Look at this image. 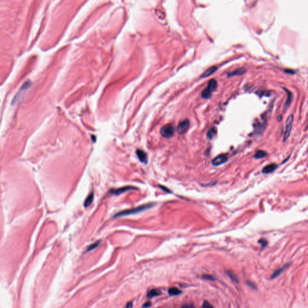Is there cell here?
I'll return each mask as SVG.
<instances>
[{
  "instance_id": "obj_1",
  "label": "cell",
  "mask_w": 308,
  "mask_h": 308,
  "mask_svg": "<svg viewBox=\"0 0 308 308\" xmlns=\"http://www.w3.org/2000/svg\"><path fill=\"white\" fill-rule=\"evenodd\" d=\"M154 205L153 203H148V204H145V205H141V206H139V207L134 208H132V209H131L124 210V211H120V212H119L118 213H117L115 215H114V217H115V218H116V217H123V216L136 214H138V213H140L142 212V211H145V210L148 209L152 208L154 206Z\"/></svg>"
},
{
  "instance_id": "obj_2",
  "label": "cell",
  "mask_w": 308,
  "mask_h": 308,
  "mask_svg": "<svg viewBox=\"0 0 308 308\" xmlns=\"http://www.w3.org/2000/svg\"><path fill=\"white\" fill-rule=\"evenodd\" d=\"M217 87V82L215 79L211 80L208 83V87L202 93V97L204 99H208L211 97V94L214 92Z\"/></svg>"
},
{
  "instance_id": "obj_3",
  "label": "cell",
  "mask_w": 308,
  "mask_h": 308,
  "mask_svg": "<svg viewBox=\"0 0 308 308\" xmlns=\"http://www.w3.org/2000/svg\"><path fill=\"white\" fill-rule=\"evenodd\" d=\"M293 119H294V116L293 114H290L287 119V121L285 123V131H284V134H283V142H285L289 138V136H290L291 132L292 130V127H293Z\"/></svg>"
},
{
  "instance_id": "obj_4",
  "label": "cell",
  "mask_w": 308,
  "mask_h": 308,
  "mask_svg": "<svg viewBox=\"0 0 308 308\" xmlns=\"http://www.w3.org/2000/svg\"><path fill=\"white\" fill-rule=\"evenodd\" d=\"M174 132V126L172 125H166L161 128V134L165 138H170L173 136Z\"/></svg>"
},
{
  "instance_id": "obj_5",
  "label": "cell",
  "mask_w": 308,
  "mask_h": 308,
  "mask_svg": "<svg viewBox=\"0 0 308 308\" xmlns=\"http://www.w3.org/2000/svg\"><path fill=\"white\" fill-rule=\"evenodd\" d=\"M228 160V156L226 154H221L216 156L212 161V164L214 166H219L225 163Z\"/></svg>"
},
{
  "instance_id": "obj_6",
  "label": "cell",
  "mask_w": 308,
  "mask_h": 308,
  "mask_svg": "<svg viewBox=\"0 0 308 308\" xmlns=\"http://www.w3.org/2000/svg\"><path fill=\"white\" fill-rule=\"evenodd\" d=\"M190 126V122L189 120L185 119L179 123L178 126L177 131L179 134H183L188 130Z\"/></svg>"
},
{
  "instance_id": "obj_7",
  "label": "cell",
  "mask_w": 308,
  "mask_h": 308,
  "mask_svg": "<svg viewBox=\"0 0 308 308\" xmlns=\"http://www.w3.org/2000/svg\"><path fill=\"white\" fill-rule=\"evenodd\" d=\"M134 189L136 190V189L134 188V187H131V186H126V187H121V188H119V189H117L111 190L110 191V193H112L113 195L118 196V195L122 194V193H125L126 191H130V190H134Z\"/></svg>"
},
{
  "instance_id": "obj_8",
  "label": "cell",
  "mask_w": 308,
  "mask_h": 308,
  "mask_svg": "<svg viewBox=\"0 0 308 308\" xmlns=\"http://www.w3.org/2000/svg\"><path fill=\"white\" fill-rule=\"evenodd\" d=\"M277 168V165L276 164H274V163H273V164H271L267 165V166L264 167L262 168V172L263 173L268 174V173H271L273 172L274 171H275L276 170Z\"/></svg>"
},
{
  "instance_id": "obj_9",
  "label": "cell",
  "mask_w": 308,
  "mask_h": 308,
  "mask_svg": "<svg viewBox=\"0 0 308 308\" xmlns=\"http://www.w3.org/2000/svg\"><path fill=\"white\" fill-rule=\"evenodd\" d=\"M246 69H244L243 68H238V69H237L236 70H235L233 72H229V73L227 74V76L228 77H232V76H234L243 75L246 73Z\"/></svg>"
},
{
  "instance_id": "obj_10",
  "label": "cell",
  "mask_w": 308,
  "mask_h": 308,
  "mask_svg": "<svg viewBox=\"0 0 308 308\" xmlns=\"http://www.w3.org/2000/svg\"><path fill=\"white\" fill-rule=\"evenodd\" d=\"M136 154L138 156V159L140 160L142 162H144V163L147 162V161H148L147 154L144 152L143 150H140V149H137L136 150Z\"/></svg>"
},
{
  "instance_id": "obj_11",
  "label": "cell",
  "mask_w": 308,
  "mask_h": 308,
  "mask_svg": "<svg viewBox=\"0 0 308 308\" xmlns=\"http://www.w3.org/2000/svg\"><path fill=\"white\" fill-rule=\"evenodd\" d=\"M289 264H285L284 266H283L282 267H281V268H280L279 269H277V270L274 271L273 273L272 274V275H271L270 279H274L276 278L277 277H278L283 272V271L285 270V269H286L289 266Z\"/></svg>"
},
{
  "instance_id": "obj_12",
  "label": "cell",
  "mask_w": 308,
  "mask_h": 308,
  "mask_svg": "<svg viewBox=\"0 0 308 308\" xmlns=\"http://www.w3.org/2000/svg\"><path fill=\"white\" fill-rule=\"evenodd\" d=\"M285 90L287 91V93L288 95V97H287V101L285 102V103L284 104V108H283V110H284L285 111L288 109V107H289V105H290L291 102L293 101V94L292 93L290 92V91H288V90Z\"/></svg>"
},
{
  "instance_id": "obj_13",
  "label": "cell",
  "mask_w": 308,
  "mask_h": 308,
  "mask_svg": "<svg viewBox=\"0 0 308 308\" xmlns=\"http://www.w3.org/2000/svg\"><path fill=\"white\" fill-rule=\"evenodd\" d=\"M217 70V68L216 66H211L209 68H208L207 70H205L204 73L201 75L202 78H206L208 77L212 74H214V72Z\"/></svg>"
},
{
  "instance_id": "obj_14",
  "label": "cell",
  "mask_w": 308,
  "mask_h": 308,
  "mask_svg": "<svg viewBox=\"0 0 308 308\" xmlns=\"http://www.w3.org/2000/svg\"><path fill=\"white\" fill-rule=\"evenodd\" d=\"M161 294V291L159 289H151L149 293H148V297L149 298H153L156 296H159Z\"/></svg>"
},
{
  "instance_id": "obj_15",
  "label": "cell",
  "mask_w": 308,
  "mask_h": 308,
  "mask_svg": "<svg viewBox=\"0 0 308 308\" xmlns=\"http://www.w3.org/2000/svg\"><path fill=\"white\" fill-rule=\"evenodd\" d=\"M93 199H94V195H93V193L92 192L91 193H90L88 197L86 198L85 202H84V207H87L89 206V205H91L93 201Z\"/></svg>"
},
{
  "instance_id": "obj_16",
  "label": "cell",
  "mask_w": 308,
  "mask_h": 308,
  "mask_svg": "<svg viewBox=\"0 0 308 308\" xmlns=\"http://www.w3.org/2000/svg\"><path fill=\"white\" fill-rule=\"evenodd\" d=\"M168 294L170 295H172V296H174V295H179L180 294L182 293V291H181V290H179V289H178L177 288L172 287V288H170L168 289Z\"/></svg>"
},
{
  "instance_id": "obj_17",
  "label": "cell",
  "mask_w": 308,
  "mask_h": 308,
  "mask_svg": "<svg viewBox=\"0 0 308 308\" xmlns=\"http://www.w3.org/2000/svg\"><path fill=\"white\" fill-rule=\"evenodd\" d=\"M267 155H268V154L265 151H264V150H259L256 152L254 156L255 158L259 159V158H264V157H266Z\"/></svg>"
},
{
  "instance_id": "obj_18",
  "label": "cell",
  "mask_w": 308,
  "mask_h": 308,
  "mask_svg": "<svg viewBox=\"0 0 308 308\" xmlns=\"http://www.w3.org/2000/svg\"><path fill=\"white\" fill-rule=\"evenodd\" d=\"M216 134H217L216 128L215 127H212L208 130L207 136L209 139H213V138L216 136Z\"/></svg>"
},
{
  "instance_id": "obj_19",
  "label": "cell",
  "mask_w": 308,
  "mask_h": 308,
  "mask_svg": "<svg viewBox=\"0 0 308 308\" xmlns=\"http://www.w3.org/2000/svg\"><path fill=\"white\" fill-rule=\"evenodd\" d=\"M101 243V240H99V241H96L95 243L92 244L90 246H89L88 247V248L87 249V252H89V251H92L94 249H95L96 248H97V247L100 245Z\"/></svg>"
},
{
  "instance_id": "obj_20",
  "label": "cell",
  "mask_w": 308,
  "mask_h": 308,
  "mask_svg": "<svg viewBox=\"0 0 308 308\" xmlns=\"http://www.w3.org/2000/svg\"><path fill=\"white\" fill-rule=\"evenodd\" d=\"M227 274L228 275V276L230 277V278L234 282H239V280H238V278L237 277V276L235 275L233 272H232L231 271H227Z\"/></svg>"
},
{
  "instance_id": "obj_21",
  "label": "cell",
  "mask_w": 308,
  "mask_h": 308,
  "mask_svg": "<svg viewBox=\"0 0 308 308\" xmlns=\"http://www.w3.org/2000/svg\"><path fill=\"white\" fill-rule=\"evenodd\" d=\"M202 278L205 280H212V281H215L217 280V279L214 276L210 275V274H204L202 276Z\"/></svg>"
},
{
  "instance_id": "obj_22",
  "label": "cell",
  "mask_w": 308,
  "mask_h": 308,
  "mask_svg": "<svg viewBox=\"0 0 308 308\" xmlns=\"http://www.w3.org/2000/svg\"><path fill=\"white\" fill-rule=\"evenodd\" d=\"M203 308H214V307L211 305L208 301H205L203 304Z\"/></svg>"
},
{
  "instance_id": "obj_23",
  "label": "cell",
  "mask_w": 308,
  "mask_h": 308,
  "mask_svg": "<svg viewBox=\"0 0 308 308\" xmlns=\"http://www.w3.org/2000/svg\"><path fill=\"white\" fill-rule=\"evenodd\" d=\"M259 243L261 244L262 247H264L267 245V241L265 240H260L259 241Z\"/></svg>"
},
{
  "instance_id": "obj_24",
  "label": "cell",
  "mask_w": 308,
  "mask_h": 308,
  "mask_svg": "<svg viewBox=\"0 0 308 308\" xmlns=\"http://www.w3.org/2000/svg\"><path fill=\"white\" fill-rule=\"evenodd\" d=\"M247 285H249V286L250 287H251L252 288H253V289H257V287H256V286L255 285V283H252V282L248 281V282H247Z\"/></svg>"
},
{
  "instance_id": "obj_25",
  "label": "cell",
  "mask_w": 308,
  "mask_h": 308,
  "mask_svg": "<svg viewBox=\"0 0 308 308\" xmlns=\"http://www.w3.org/2000/svg\"><path fill=\"white\" fill-rule=\"evenodd\" d=\"M160 187L162 190H163V191H164L167 192V193H170V191H169V190H168L167 188H166V187H162V186H160Z\"/></svg>"
},
{
  "instance_id": "obj_26",
  "label": "cell",
  "mask_w": 308,
  "mask_h": 308,
  "mask_svg": "<svg viewBox=\"0 0 308 308\" xmlns=\"http://www.w3.org/2000/svg\"><path fill=\"white\" fill-rule=\"evenodd\" d=\"M150 306H151V303H150V302H146V303H144V305H143V307L147 308V307H150Z\"/></svg>"
},
{
  "instance_id": "obj_27",
  "label": "cell",
  "mask_w": 308,
  "mask_h": 308,
  "mask_svg": "<svg viewBox=\"0 0 308 308\" xmlns=\"http://www.w3.org/2000/svg\"><path fill=\"white\" fill-rule=\"evenodd\" d=\"M182 308H193V306L191 305H185L182 307Z\"/></svg>"
},
{
  "instance_id": "obj_28",
  "label": "cell",
  "mask_w": 308,
  "mask_h": 308,
  "mask_svg": "<svg viewBox=\"0 0 308 308\" xmlns=\"http://www.w3.org/2000/svg\"><path fill=\"white\" fill-rule=\"evenodd\" d=\"M132 306H133V305H132V303L130 302L127 305H126V308H132Z\"/></svg>"
}]
</instances>
